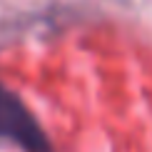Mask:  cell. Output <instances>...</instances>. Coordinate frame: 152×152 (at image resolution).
Wrapping results in <instances>:
<instances>
[{"label":"cell","mask_w":152,"mask_h":152,"mask_svg":"<svg viewBox=\"0 0 152 152\" xmlns=\"http://www.w3.org/2000/svg\"><path fill=\"white\" fill-rule=\"evenodd\" d=\"M0 137L15 142L23 152H53L45 130L15 92L0 85Z\"/></svg>","instance_id":"1"}]
</instances>
